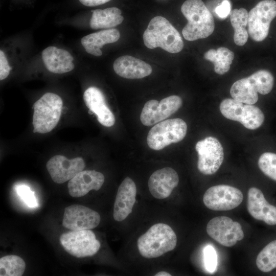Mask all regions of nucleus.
<instances>
[{"label":"nucleus","mask_w":276,"mask_h":276,"mask_svg":"<svg viewBox=\"0 0 276 276\" xmlns=\"http://www.w3.org/2000/svg\"><path fill=\"white\" fill-rule=\"evenodd\" d=\"M181 11L188 20L182 34L188 41L209 37L214 32L213 16L201 0H186L181 7Z\"/></svg>","instance_id":"f257e3e1"},{"label":"nucleus","mask_w":276,"mask_h":276,"mask_svg":"<svg viewBox=\"0 0 276 276\" xmlns=\"http://www.w3.org/2000/svg\"><path fill=\"white\" fill-rule=\"evenodd\" d=\"M145 45L149 49L160 47L171 53H177L183 47L178 31L165 17L156 16L149 22L143 34Z\"/></svg>","instance_id":"f03ea898"},{"label":"nucleus","mask_w":276,"mask_h":276,"mask_svg":"<svg viewBox=\"0 0 276 276\" xmlns=\"http://www.w3.org/2000/svg\"><path fill=\"white\" fill-rule=\"evenodd\" d=\"M177 244V237L168 224L159 223L153 225L137 241L140 255L148 259L159 257L173 250Z\"/></svg>","instance_id":"7ed1b4c3"},{"label":"nucleus","mask_w":276,"mask_h":276,"mask_svg":"<svg viewBox=\"0 0 276 276\" xmlns=\"http://www.w3.org/2000/svg\"><path fill=\"white\" fill-rule=\"evenodd\" d=\"M273 83L274 78L270 72L259 70L248 77L236 81L231 86L230 94L235 100L253 105L258 100V93L268 94L271 91Z\"/></svg>","instance_id":"20e7f679"},{"label":"nucleus","mask_w":276,"mask_h":276,"mask_svg":"<svg viewBox=\"0 0 276 276\" xmlns=\"http://www.w3.org/2000/svg\"><path fill=\"white\" fill-rule=\"evenodd\" d=\"M63 102L57 95L44 94L33 105L34 132L46 133L57 125L61 114Z\"/></svg>","instance_id":"39448f33"},{"label":"nucleus","mask_w":276,"mask_h":276,"mask_svg":"<svg viewBox=\"0 0 276 276\" xmlns=\"http://www.w3.org/2000/svg\"><path fill=\"white\" fill-rule=\"evenodd\" d=\"M187 132L186 123L179 118L168 119L157 123L149 130L147 142L152 149L159 150L167 146L179 142Z\"/></svg>","instance_id":"423d86ee"},{"label":"nucleus","mask_w":276,"mask_h":276,"mask_svg":"<svg viewBox=\"0 0 276 276\" xmlns=\"http://www.w3.org/2000/svg\"><path fill=\"white\" fill-rule=\"evenodd\" d=\"M220 110L226 119L241 123L245 128L254 130L260 127L264 120L262 110L253 105L243 104L234 99H224L220 104Z\"/></svg>","instance_id":"0eeeda50"},{"label":"nucleus","mask_w":276,"mask_h":276,"mask_svg":"<svg viewBox=\"0 0 276 276\" xmlns=\"http://www.w3.org/2000/svg\"><path fill=\"white\" fill-rule=\"evenodd\" d=\"M276 16V1L263 0L248 13L247 29L250 37L262 41L267 36L271 21Z\"/></svg>","instance_id":"6e6552de"},{"label":"nucleus","mask_w":276,"mask_h":276,"mask_svg":"<svg viewBox=\"0 0 276 276\" xmlns=\"http://www.w3.org/2000/svg\"><path fill=\"white\" fill-rule=\"evenodd\" d=\"M59 240L64 250L77 258L92 256L98 251L101 246L95 234L90 229L63 233Z\"/></svg>","instance_id":"1a4fd4ad"},{"label":"nucleus","mask_w":276,"mask_h":276,"mask_svg":"<svg viewBox=\"0 0 276 276\" xmlns=\"http://www.w3.org/2000/svg\"><path fill=\"white\" fill-rule=\"evenodd\" d=\"M195 149L198 155L199 172L204 175L215 173L224 159L223 148L219 140L214 137H206L196 143Z\"/></svg>","instance_id":"9d476101"},{"label":"nucleus","mask_w":276,"mask_h":276,"mask_svg":"<svg viewBox=\"0 0 276 276\" xmlns=\"http://www.w3.org/2000/svg\"><path fill=\"white\" fill-rule=\"evenodd\" d=\"M243 195L238 189L225 185L214 186L204 194L203 202L208 209L217 211H229L238 206Z\"/></svg>","instance_id":"9b49d317"},{"label":"nucleus","mask_w":276,"mask_h":276,"mask_svg":"<svg viewBox=\"0 0 276 276\" xmlns=\"http://www.w3.org/2000/svg\"><path fill=\"white\" fill-rule=\"evenodd\" d=\"M208 235L220 244L231 247L244 236L241 224L226 216L212 218L206 225Z\"/></svg>","instance_id":"f8f14e48"},{"label":"nucleus","mask_w":276,"mask_h":276,"mask_svg":"<svg viewBox=\"0 0 276 276\" xmlns=\"http://www.w3.org/2000/svg\"><path fill=\"white\" fill-rule=\"evenodd\" d=\"M182 103L181 98L173 95L162 99L147 101L142 110L140 120L142 123L147 126L153 125L163 121L177 111Z\"/></svg>","instance_id":"ddd939ff"},{"label":"nucleus","mask_w":276,"mask_h":276,"mask_svg":"<svg viewBox=\"0 0 276 276\" xmlns=\"http://www.w3.org/2000/svg\"><path fill=\"white\" fill-rule=\"evenodd\" d=\"M101 217L95 211L79 204H73L65 208L62 225L71 231L90 229L100 223Z\"/></svg>","instance_id":"4468645a"},{"label":"nucleus","mask_w":276,"mask_h":276,"mask_svg":"<svg viewBox=\"0 0 276 276\" xmlns=\"http://www.w3.org/2000/svg\"><path fill=\"white\" fill-rule=\"evenodd\" d=\"M46 167L53 181L63 183L83 171L85 162L81 157L70 159L63 155H56L48 161Z\"/></svg>","instance_id":"2eb2a0df"},{"label":"nucleus","mask_w":276,"mask_h":276,"mask_svg":"<svg viewBox=\"0 0 276 276\" xmlns=\"http://www.w3.org/2000/svg\"><path fill=\"white\" fill-rule=\"evenodd\" d=\"M179 182V177L175 170L165 167L154 172L148 180V186L151 194L154 198L163 199L168 197Z\"/></svg>","instance_id":"dca6fc26"},{"label":"nucleus","mask_w":276,"mask_h":276,"mask_svg":"<svg viewBox=\"0 0 276 276\" xmlns=\"http://www.w3.org/2000/svg\"><path fill=\"white\" fill-rule=\"evenodd\" d=\"M247 209L255 219L270 225H276V206L269 203L258 188H250L248 191Z\"/></svg>","instance_id":"f3484780"},{"label":"nucleus","mask_w":276,"mask_h":276,"mask_svg":"<svg viewBox=\"0 0 276 276\" xmlns=\"http://www.w3.org/2000/svg\"><path fill=\"white\" fill-rule=\"evenodd\" d=\"M136 195L134 182L130 177H126L118 188L114 203L113 217L116 221H123L132 212Z\"/></svg>","instance_id":"a211bd4d"},{"label":"nucleus","mask_w":276,"mask_h":276,"mask_svg":"<svg viewBox=\"0 0 276 276\" xmlns=\"http://www.w3.org/2000/svg\"><path fill=\"white\" fill-rule=\"evenodd\" d=\"M83 99L89 112L96 114L101 125L109 127L114 124V116L107 106L103 93L98 88L88 87L84 93Z\"/></svg>","instance_id":"6ab92c4d"},{"label":"nucleus","mask_w":276,"mask_h":276,"mask_svg":"<svg viewBox=\"0 0 276 276\" xmlns=\"http://www.w3.org/2000/svg\"><path fill=\"white\" fill-rule=\"evenodd\" d=\"M102 173L95 170L82 171L70 180L67 188L70 195L73 197L85 195L90 191H98L104 182Z\"/></svg>","instance_id":"aec40b11"},{"label":"nucleus","mask_w":276,"mask_h":276,"mask_svg":"<svg viewBox=\"0 0 276 276\" xmlns=\"http://www.w3.org/2000/svg\"><path fill=\"white\" fill-rule=\"evenodd\" d=\"M113 67L117 74L127 79H141L150 75L151 66L144 61L129 55L122 56L114 62Z\"/></svg>","instance_id":"412c9836"},{"label":"nucleus","mask_w":276,"mask_h":276,"mask_svg":"<svg viewBox=\"0 0 276 276\" xmlns=\"http://www.w3.org/2000/svg\"><path fill=\"white\" fill-rule=\"evenodd\" d=\"M42 58L47 70L53 73H65L75 67L71 54L56 47L50 46L44 49L42 52Z\"/></svg>","instance_id":"4be33fe9"},{"label":"nucleus","mask_w":276,"mask_h":276,"mask_svg":"<svg viewBox=\"0 0 276 276\" xmlns=\"http://www.w3.org/2000/svg\"><path fill=\"white\" fill-rule=\"evenodd\" d=\"M120 37L116 29L102 30L87 35L81 39V43L86 52L95 56L102 55L101 49L106 44L117 41Z\"/></svg>","instance_id":"5701e85b"},{"label":"nucleus","mask_w":276,"mask_h":276,"mask_svg":"<svg viewBox=\"0 0 276 276\" xmlns=\"http://www.w3.org/2000/svg\"><path fill=\"white\" fill-rule=\"evenodd\" d=\"M122 11L116 7L93 11L89 25L93 29H107L121 24L124 20Z\"/></svg>","instance_id":"b1692460"},{"label":"nucleus","mask_w":276,"mask_h":276,"mask_svg":"<svg viewBox=\"0 0 276 276\" xmlns=\"http://www.w3.org/2000/svg\"><path fill=\"white\" fill-rule=\"evenodd\" d=\"M248 13L243 8L235 9L230 13L231 25L234 30V41L239 46L244 45L248 38L245 28L248 24Z\"/></svg>","instance_id":"393cba45"},{"label":"nucleus","mask_w":276,"mask_h":276,"mask_svg":"<svg viewBox=\"0 0 276 276\" xmlns=\"http://www.w3.org/2000/svg\"><path fill=\"white\" fill-rule=\"evenodd\" d=\"M204 58L214 63L216 73L223 75L229 71L234 58V53L226 48L220 47L217 50H208L204 54Z\"/></svg>","instance_id":"a878e982"},{"label":"nucleus","mask_w":276,"mask_h":276,"mask_svg":"<svg viewBox=\"0 0 276 276\" xmlns=\"http://www.w3.org/2000/svg\"><path fill=\"white\" fill-rule=\"evenodd\" d=\"M25 268V262L19 256L8 255L0 259L1 276H21Z\"/></svg>","instance_id":"bb28decb"},{"label":"nucleus","mask_w":276,"mask_h":276,"mask_svg":"<svg viewBox=\"0 0 276 276\" xmlns=\"http://www.w3.org/2000/svg\"><path fill=\"white\" fill-rule=\"evenodd\" d=\"M256 265L264 272L276 268V240L268 243L260 252L256 259Z\"/></svg>","instance_id":"cd10ccee"},{"label":"nucleus","mask_w":276,"mask_h":276,"mask_svg":"<svg viewBox=\"0 0 276 276\" xmlns=\"http://www.w3.org/2000/svg\"><path fill=\"white\" fill-rule=\"evenodd\" d=\"M261 171L267 176L276 181V154L265 152L261 155L258 162Z\"/></svg>","instance_id":"c85d7f7f"},{"label":"nucleus","mask_w":276,"mask_h":276,"mask_svg":"<svg viewBox=\"0 0 276 276\" xmlns=\"http://www.w3.org/2000/svg\"><path fill=\"white\" fill-rule=\"evenodd\" d=\"M203 260L206 270L211 273H214L217 266L216 251L211 245H208L203 249Z\"/></svg>","instance_id":"c756f323"},{"label":"nucleus","mask_w":276,"mask_h":276,"mask_svg":"<svg viewBox=\"0 0 276 276\" xmlns=\"http://www.w3.org/2000/svg\"><path fill=\"white\" fill-rule=\"evenodd\" d=\"M17 194L28 206L31 208L37 206V202L34 192L26 185H21L16 188Z\"/></svg>","instance_id":"7c9ffc66"},{"label":"nucleus","mask_w":276,"mask_h":276,"mask_svg":"<svg viewBox=\"0 0 276 276\" xmlns=\"http://www.w3.org/2000/svg\"><path fill=\"white\" fill-rule=\"evenodd\" d=\"M12 68L8 64L6 55L2 50L0 51V80L6 78Z\"/></svg>","instance_id":"2f4dec72"},{"label":"nucleus","mask_w":276,"mask_h":276,"mask_svg":"<svg viewBox=\"0 0 276 276\" xmlns=\"http://www.w3.org/2000/svg\"><path fill=\"white\" fill-rule=\"evenodd\" d=\"M231 4L228 0H224L215 8L217 15L221 18L226 17L231 13Z\"/></svg>","instance_id":"473e14b6"},{"label":"nucleus","mask_w":276,"mask_h":276,"mask_svg":"<svg viewBox=\"0 0 276 276\" xmlns=\"http://www.w3.org/2000/svg\"><path fill=\"white\" fill-rule=\"evenodd\" d=\"M84 6L93 7L104 4L110 0H79Z\"/></svg>","instance_id":"72a5a7b5"},{"label":"nucleus","mask_w":276,"mask_h":276,"mask_svg":"<svg viewBox=\"0 0 276 276\" xmlns=\"http://www.w3.org/2000/svg\"><path fill=\"white\" fill-rule=\"evenodd\" d=\"M171 274L164 271H159L155 274V276H171Z\"/></svg>","instance_id":"f704fd0d"}]
</instances>
